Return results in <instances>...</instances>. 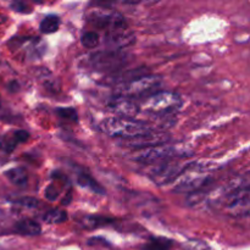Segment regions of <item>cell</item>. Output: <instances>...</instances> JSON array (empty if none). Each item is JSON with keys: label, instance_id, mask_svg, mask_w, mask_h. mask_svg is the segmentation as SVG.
I'll list each match as a JSON object with an SVG mask.
<instances>
[{"label": "cell", "instance_id": "obj_19", "mask_svg": "<svg viewBox=\"0 0 250 250\" xmlns=\"http://www.w3.org/2000/svg\"><path fill=\"white\" fill-rule=\"evenodd\" d=\"M17 142L15 139V137H9V136H2L0 137V150L6 151V153H11L17 146Z\"/></svg>", "mask_w": 250, "mask_h": 250}, {"label": "cell", "instance_id": "obj_1", "mask_svg": "<svg viewBox=\"0 0 250 250\" xmlns=\"http://www.w3.org/2000/svg\"><path fill=\"white\" fill-rule=\"evenodd\" d=\"M100 129L112 138L136 139L151 133L150 127L125 117H109L100 124Z\"/></svg>", "mask_w": 250, "mask_h": 250}, {"label": "cell", "instance_id": "obj_15", "mask_svg": "<svg viewBox=\"0 0 250 250\" xmlns=\"http://www.w3.org/2000/svg\"><path fill=\"white\" fill-rule=\"evenodd\" d=\"M43 221L49 225H58L67 221V212L61 209H54L45 212L43 216Z\"/></svg>", "mask_w": 250, "mask_h": 250}, {"label": "cell", "instance_id": "obj_18", "mask_svg": "<svg viewBox=\"0 0 250 250\" xmlns=\"http://www.w3.org/2000/svg\"><path fill=\"white\" fill-rule=\"evenodd\" d=\"M106 222H111L110 220L103 219L99 216H87L83 219V226L87 229H98L100 226H105Z\"/></svg>", "mask_w": 250, "mask_h": 250}, {"label": "cell", "instance_id": "obj_3", "mask_svg": "<svg viewBox=\"0 0 250 250\" xmlns=\"http://www.w3.org/2000/svg\"><path fill=\"white\" fill-rule=\"evenodd\" d=\"M87 21L98 29H105L107 32L121 31L127 29V23L125 17L120 12L111 9H97L90 10L87 14Z\"/></svg>", "mask_w": 250, "mask_h": 250}, {"label": "cell", "instance_id": "obj_14", "mask_svg": "<svg viewBox=\"0 0 250 250\" xmlns=\"http://www.w3.org/2000/svg\"><path fill=\"white\" fill-rule=\"evenodd\" d=\"M172 244V241L170 239L156 237V238H151L150 241L146 242L142 250H171Z\"/></svg>", "mask_w": 250, "mask_h": 250}, {"label": "cell", "instance_id": "obj_13", "mask_svg": "<svg viewBox=\"0 0 250 250\" xmlns=\"http://www.w3.org/2000/svg\"><path fill=\"white\" fill-rule=\"evenodd\" d=\"M78 185L82 186V187H85L88 188V189H90L92 192L97 193V194H105V189L102 187V186L99 185V183L97 182L95 180H93L92 177H90L89 175H85V173H81L80 176H78V180H77Z\"/></svg>", "mask_w": 250, "mask_h": 250}, {"label": "cell", "instance_id": "obj_22", "mask_svg": "<svg viewBox=\"0 0 250 250\" xmlns=\"http://www.w3.org/2000/svg\"><path fill=\"white\" fill-rule=\"evenodd\" d=\"M58 195H59V192L55 188V186L51 185L45 189V198L48 200H50V202H54V200L58 198Z\"/></svg>", "mask_w": 250, "mask_h": 250}, {"label": "cell", "instance_id": "obj_21", "mask_svg": "<svg viewBox=\"0 0 250 250\" xmlns=\"http://www.w3.org/2000/svg\"><path fill=\"white\" fill-rule=\"evenodd\" d=\"M17 204L21 205V207L27 208V209H34L39 205V200L36 199V198H31V197H26V198H21L20 200H17Z\"/></svg>", "mask_w": 250, "mask_h": 250}, {"label": "cell", "instance_id": "obj_17", "mask_svg": "<svg viewBox=\"0 0 250 250\" xmlns=\"http://www.w3.org/2000/svg\"><path fill=\"white\" fill-rule=\"evenodd\" d=\"M82 44L88 49H94L99 44V34L97 32H85L82 36Z\"/></svg>", "mask_w": 250, "mask_h": 250}, {"label": "cell", "instance_id": "obj_23", "mask_svg": "<svg viewBox=\"0 0 250 250\" xmlns=\"http://www.w3.org/2000/svg\"><path fill=\"white\" fill-rule=\"evenodd\" d=\"M14 137H15V139H16V142L17 143H23V142H26L27 139H28V137H29V134L27 133L26 131H16L14 133Z\"/></svg>", "mask_w": 250, "mask_h": 250}, {"label": "cell", "instance_id": "obj_10", "mask_svg": "<svg viewBox=\"0 0 250 250\" xmlns=\"http://www.w3.org/2000/svg\"><path fill=\"white\" fill-rule=\"evenodd\" d=\"M211 182V178L207 176H187L177 183L173 192L175 193H193L202 189L203 187Z\"/></svg>", "mask_w": 250, "mask_h": 250}, {"label": "cell", "instance_id": "obj_20", "mask_svg": "<svg viewBox=\"0 0 250 250\" xmlns=\"http://www.w3.org/2000/svg\"><path fill=\"white\" fill-rule=\"evenodd\" d=\"M56 114L60 117L66 120H71V121H77V112L73 107H60L56 110Z\"/></svg>", "mask_w": 250, "mask_h": 250}, {"label": "cell", "instance_id": "obj_5", "mask_svg": "<svg viewBox=\"0 0 250 250\" xmlns=\"http://www.w3.org/2000/svg\"><path fill=\"white\" fill-rule=\"evenodd\" d=\"M161 84V78L158 76H143L137 80H131L119 88L120 97H126L129 99L144 97L148 93L158 89Z\"/></svg>", "mask_w": 250, "mask_h": 250}, {"label": "cell", "instance_id": "obj_24", "mask_svg": "<svg viewBox=\"0 0 250 250\" xmlns=\"http://www.w3.org/2000/svg\"><path fill=\"white\" fill-rule=\"evenodd\" d=\"M11 7L15 10V11H19V12H29L28 7H27L24 4H22V2H15V4L11 5Z\"/></svg>", "mask_w": 250, "mask_h": 250}, {"label": "cell", "instance_id": "obj_2", "mask_svg": "<svg viewBox=\"0 0 250 250\" xmlns=\"http://www.w3.org/2000/svg\"><path fill=\"white\" fill-rule=\"evenodd\" d=\"M182 104V99L176 93L158 92L146 98L139 109L150 115H167L180 110Z\"/></svg>", "mask_w": 250, "mask_h": 250}, {"label": "cell", "instance_id": "obj_16", "mask_svg": "<svg viewBox=\"0 0 250 250\" xmlns=\"http://www.w3.org/2000/svg\"><path fill=\"white\" fill-rule=\"evenodd\" d=\"M59 26H60V19L55 15H49L41 22V31L45 34H50L58 31Z\"/></svg>", "mask_w": 250, "mask_h": 250}, {"label": "cell", "instance_id": "obj_11", "mask_svg": "<svg viewBox=\"0 0 250 250\" xmlns=\"http://www.w3.org/2000/svg\"><path fill=\"white\" fill-rule=\"evenodd\" d=\"M15 231L22 236H38L42 232V227L33 220H22L16 224Z\"/></svg>", "mask_w": 250, "mask_h": 250}, {"label": "cell", "instance_id": "obj_25", "mask_svg": "<svg viewBox=\"0 0 250 250\" xmlns=\"http://www.w3.org/2000/svg\"><path fill=\"white\" fill-rule=\"evenodd\" d=\"M199 247H200V248H198V249H194V250H211V249L207 248V247H205V246H200V243H199Z\"/></svg>", "mask_w": 250, "mask_h": 250}, {"label": "cell", "instance_id": "obj_6", "mask_svg": "<svg viewBox=\"0 0 250 250\" xmlns=\"http://www.w3.org/2000/svg\"><path fill=\"white\" fill-rule=\"evenodd\" d=\"M193 164H178L166 163L160 166H156L150 172V177L156 185L165 186L175 181L176 178L182 176L186 171L192 170Z\"/></svg>", "mask_w": 250, "mask_h": 250}, {"label": "cell", "instance_id": "obj_8", "mask_svg": "<svg viewBox=\"0 0 250 250\" xmlns=\"http://www.w3.org/2000/svg\"><path fill=\"white\" fill-rule=\"evenodd\" d=\"M109 109L111 111L116 112L117 115H121L125 119L126 117H134L139 114L141 109L138 105L133 102V99H129L126 97H117L112 98L109 103Z\"/></svg>", "mask_w": 250, "mask_h": 250}, {"label": "cell", "instance_id": "obj_4", "mask_svg": "<svg viewBox=\"0 0 250 250\" xmlns=\"http://www.w3.org/2000/svg\"><path fill=\"white\" fill-rule=\"evenodd\" d=\"M88 58H89L88 62L90 67L99 72H112L121 68L127 62V58L124 53L120 50H110V49L90 54Z\"/></svg>", "mask_w": 250, "mask_h": 250}, {"label": "cell", "instance_id": "obj_12", "mask_svg": "<svg viewBox=\"0 0 250 250\" xmlns=\"http://www.w3.org/2000/svg\"><path fill=\"white\" fill-rule=\"evenodd\" d=\"M5 176H6L7 180L10 181L14 185L20 186V187H23V186L27 185L28 182V176H27V172L21 167L16 168H10L5 172Z\"/></svg>", "mask_w": 250, "mask_h": 250}, {"label": "cell", "instance_id": "obj_7", "mask_svg": "<svg viewBox=\"0 0 250 250\" xmlns=\"http://www.w3.org/2000/svg\"><path fill=\"white\" fill-rule=\"evenodd\" d=\"M176 154H177L176 146H168L161 144V146L142 149L133 156V160L143 164H151L163 160V159L171 158V156L176 155Z\"/></svg>", "mask_w": 250, "mask_h": 250}, {"label": "cell", "instance_id": "obj_9", "mask_svg": "<svg viewBox=\"0 0 250 250\" xmlns=\"http://www.w3.org/2000/svg\"><path fill=\"white\" fill-rule=\"evenodd\" d=\"M134 42V36L129 33L127 29H121V31L107 32L105 36V44L109 46L110 50H120L126 48L129 44Z\"/></svg>", "mask_w": 250, "mask_h": 250}]
</instances>
